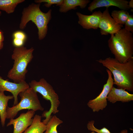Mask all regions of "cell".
I'll list each match as a JSON object with an SVG mask.
<instances>
[{"instance_id":"obj_2","label":"cell","mask_w":133,"mask_h":133,"mask_svg":"<svg viewBox=\"0 0 133 133\" xmlns=\"http://www.w3.org/2000/svg\"><path fill=\"white\" fill-rule=\"evenodd\" d=\"M108 45L114 58L119 62L125 63L133 58V34L124 28L111 34Z\"/></svg>"},{"instance_id":"obj_6","label":"cell","mask_w":133,"mask_h":133,"mask_svg":"<svg viewBox=\"0 0 133 133\" xmlns=\"http://www.w3.org/2000/svg\"><path fill=\"white\" fill-rule=\"evenodd\" d=\"M19 95L20 101L16 105L11 107L7 106L6 109V118L14 119L20 111L28 109L35 112L43 111L44 108L39 99L37 93L29 87L20 92Z\"/></svg>"},{"instance_id":"obj_10","label":"cell","mask_w":133,"mask_h":133,"mask_svg":"<svg viewBox=\"0 0 133 133\" xmlns=\"http://www.w3.org/2000/svg\"><path fill=\"white\" fill-rule=\"evenodd\" d=\"M29 87L25 81L20 83L12 82L3 79L0 76V91H8L12 94L14 99L13 106L18 103V96L19 93Z\"/></svg>"},{"instance_id":"obj_3","label":"cell","mask_w":133,"mask_h":133,"mask_svg":"<svg viewBox=\"0 0 133 133\" xmlns=\"http://www.w3.org/2000/svg\"><path fill=\"white\" fill-rule=\"evenodd\" d=\"M40 3H32L24 8L22 12L19 27L24 29L27 23L32 21L37 26L38 30V38L40 40L46 37L48 30V24L51 18V10L47 12H42L40 8Z\"/></svg>"},{"instance_id":"obj_4","label":"cell","mask_w":133,"mask_h":133,"mask_svg":"<svg viewBox=\"0 0 133 133\" xmlns=\"http://www.w3.org/2000/svg\"><path fill=\"white\" fill-rule=\"evenodd\" d=\"M34 50L33 47L27 49L23 46L14 49L11 57L14 64L7 75L14 82L20 83L25 81L27 67L33 59Z\"/></svg>"},{"instance_id":"obj_15","label":"cell","mask_w":133,"mask_h":133,"mask_svg":"<svg viewBox=\"0 0 133 133\" xmlns=\"http://www.w3.org/2000/svg\"><path fill=\"white\" fill-rule=\"evenodd\" d=\"M42 117L35 115L31 125L23 133H43L46 131V125L41 121Z\"/></svg>"},{"instance_id":"obj_24","label":"cell","mask_w":133,"mask_h":133,"mask_svg":"<svg viewBox=\"0 0 133 133\" xmlns=\"http://www.w3.org/2000/svg\"><path fill=\"white\" fill-rule=\"evenodd\" d=\"M24 42L22 40L14 38L13 40V44L16 48L19 47L23 46Z\"/></svg>"},{"instance_id":"obj_29","label":"cell","mask_w":133,"mask_h":133,"mask_svg":"<svg viewBox=\"0 0 133 133\" xmlns=\"http://www.w3.org/2000/svg\"><path fill=\"white\" fill-rule=\"evenodd\" d=\"M1 12L0 11V16L1 15Z\"/></svg>"},{"instance_id":"obj_5","label":"cell","mask_w":133,"mask_h":133,"mask_svg":"<svg viewBox=\"0 0 133 133\" xmlns=\"http://www.w3.org/2000/svg\"><path fill=\"white\" fill-rule=\"evenodd\" d=\"M30 87L36 93H40L44 99L50 103V107L48 111L44 112L42 117H45L42 121L46 125L51 117L52 114H55L59 111L58 108L60 104L59 96L51 85L44 78L39 81L33 80L29 83Z\"/></svg>"},{"instance_id":"obj_9","label":"cell","mask_w":133,"mask_h":133,"mask_svg":"<svg viewBox=\"0 0 133 133\" xmlns=\"http://www.w3.org/2000/svg\"><path fill=\"white\" fill-rule=\"evenodd\" d=\"M35 111L29 110L26 113H22L16 118L11 119L7 123V127L13 126V133H22L32 124Z\"/></svg>"},{"instance_id":"obj_1","label":"cell","mask_w":133,"mask_h":133,"mask_svg":"<svg viewBox=\"0 0 133 133\" xmlns=\"http://www.w3.org/2000/svg\"><path fill=\"white\" fill-rule=\"evenodd\" d=\"M96 61L111 72L114 77V84L118 88L133 91V58L124 63L110 57Z\"/></svg>"},{"instance_id":"obj_7","label":"cell","mask_w":133,"mask_h":133,"mask_svg":"<svg viewBox=\"0 0 133 133\" xmlns=\"http://www.w3.org/2000/svg\"><path fill=\"white\" fill-rule=\"evenodd\" d=\"M108 77L106 83L104 84L103 89L100 94L96 98L89 100L87 104L88 106L94 112L103 110L107 105V97L113 86L114 80L111 72L106 69Z\"/></svg>"},{"instance_id":"obj_18","label":"cell","mask_w":133,"mask_h":133,"mask_svg":"<svg viewBox=\"0 0 133 133\" xmlns=\"http://www.w3.org/2000/svg\"><path fill=\"white\" fill-rule=\"evenodd\" d=\"M130 15L127 11L123 10H113L111 13V16L115 21L123 25H124Z\"/></svg>"},{"instance_id":"obj_21","label":"cell","mask_w":133,"mask_h":133,"mask_svg":"<svg viewBox=\"0 0 133 133\" xmlns=\"http://www.w3.org/2000/svg\"><path fill=\"white\" fill-rule=\"evenodd\" d=\"M34 2L37 3H40L44 2V5L46 7L49 8L53 4H56V6H59L61 5L63 0H35Z\"/></svg>"},{"instance_id":"obj_12","label":"cell","mask_w":133,"mask_h":133,"mask_svg":"<svg viewBox=\"0 0 133 133\" xmlns=\"http://www.w3.org/2000/svg\"><path fill=\"white\" fill-rule=\"evenodd\" d=\"M128 2L125 0H94L90 4L88 9L89 11L92 12L98 8L114 6L121 10L127 11L130 9Z\"/></svg>"},{"instance_id":"obj_14","label":"cell","mask_w":133,"mask_h":133,"mask_svg":"<svg viewBox=\"0 0 133 133\" xmlns=\"http://www.w3.org/2000/svg\"><path fill=\"white\" fill-rule=\"evenodd\" d=\"M90 1L89 0H63L62 4L59 6V11L61 13H65L70 10L76 9L78 6L83 9Z\"/></svg>"},{"instance_id":"obj_23","label":"cell","mask_w":133,"mask_h":133,"mask_svg":"<svg viewBox=\"0 0 133 133\" xmlns=\"http://www.w3.org/2000/svg\"><path fill=\"white\" fill-rule=\"evenodd\" d=\"M13 35L14 38L20 39L24 41L26 38L25 34L21 31H17L15 32Z\"/></svg>"},{"instance_id":"obj_13","label":"cell","mask_w":133,"mask_h":133,"mask_svg":"<svg viewBox=\"0 0 133 133\" xmlns=\"http://www.w3.org/2000/svg\"><path fill=\"white\" fill-rule=\"evenodd\" d=\"M107 100L114 103L117 101L128 102L133 100V94L124 89L113 87L107 97Z\"/></svg>"},{"instance_id":"obj_22","label":"cell","mask_w":133,"mask_h":133,"mask_svg":"<svg viewBox=\"0 0 133 133\" xmlns=\"http://www.w3.org/2000/svg\"><path fill=\"white\" fill-rule=\"evenodd\" d=\"M124 28L127 31L133 33V15H130L124 24Z\"/></svg>"},{"instance_id":"obj_16","label":"cell","mask_w":133,"mask_h":133,"mask_svg":"<svg viewBox=\"0 0 133 133\" xmlns=\"http://www.w3.org/2000/svg\"><path fill=\"white\" fill-rule=\"evenodd\" d=\"M14 99L13 96H6L4 92L0 91V117L2 126L4 127L6 119V109L9 100Z\"/></svg>"},{"instance_id":"obj_27","label":"cell","mask_w":133,"mask_h":133,"mask_svg":"<svg viewBox=\"0 0 133 133\" xmlns=\"http://www.w3.org/2000/svg\"><path fill=\"white\" fill-rule=\"evenodd\" d=\"M3 46V42L0 41V50L2 49Z\"/></svg>"},{"instance_id":"obj_17","label":"cell","mask_w":133,"mask_h":133,"mask_svg":"<svg viewBox=\"0 0 133 133\" xmlns=\"http://www.w3.org/2000/svg\"><path fill=\"white\" fill-rule=\"evenodd\" d=\"M25 1L24 0H0V10L8 14L13 13L18 4Z\"/></svg>"},{"instance_id":"obj_8","label":"cell","mask_w":133,"mask_h":133,"mask_svg":"<svg viewBox=\"0 0 133 133\" xmlns=\"http://www.w3.org/2000/svg\"><path fill=\"white\" fill-rule=\"evenodd\" d=\"M123 27V25L118 24L115 21L110 14L108 8H106L102 13L98 27L101 34L107 35L109 34H115Z\"/></svg>"},{"instance_id":"obj_25","label":"cell","mask_w":133,"mask_h":133,"mask_svg":"<svg viewBox=\"0 0 133 133\" xmlns=\"http://www.w3.org/2000/svg\"><path fill=\"white\" fill-rule=\"evenodd\" d=\"M4 40V37L3 33L0 29V41L3 42Z\"/></svg>"},{"instance_id":"obj_26","label":"cell","mask_w":133,"mask_h":133,"mask_svg":"<svg viewBox=\"0 0 133 133\" xmlns=\"http://www.w3.org/2000/svg\"><path fill=\"white\" fill-rule=\"evenodd\" d=\"M128 5L130 8H133V0H131L128 2Z\"/></svg>"},{"instance_id":"obj_28","label":"cell","mask_w":133,"mask_h":133,"mask_svg":"<svg viewBox=\"0 0 133 133\" xmlns=\"http://www.w3.org/2000/svg\"><path fill=\"white\" fill-rule=\"evenodd\" d=\"M90 133H97L94 132L92 131Z\"/></svg>"},{"instance_id":"obj_19","label":"cell","mask_w":133,"mask_h":133,"mask_svg":"<svg viewBox=\"0 0 133 133\" xmlns=\"http://www.w3.org/2000/svg\"><path fill=\"white\" fill-rule=\"evenodd\" d=\"M63 122V121L56 116H52L46 125V130L44 133H58L57 127Z\"/></svg>"},{"instance_id":"obj_11","label":"cell","mask_w":133,"mask_h":133,"mask_svg":"<svg viewBox=\"0 0 133 133\" xmlns=\"http://www.w3.org/2000/svg\"><path fill=\"white\" fill-rule=\"evenodd\" d=\"M102 14L100 11H95L89 15H84L79 12L76 13L79 18L78 23L86 29H97Z\"/></svg>"},{"instance_id":"obj_20","label":"cell","mask_w":133,"mask_h":133,"mask_svg":"<svg viewBox=\"0 0 133 133\" xmlns=\"http://www.w3.org/2000/svg\"><path fill=\"white\" fill-rule=\"evenodd\" d=\"M95 121L94 120H92L88 122L87 127L88 130L92 132H94L97 133H112L107 128L104 127L100 129H98L95 127L94 125ZM119 133H128L127 130L125 129L121 131Z\"/></svg>"}]
</instances>
